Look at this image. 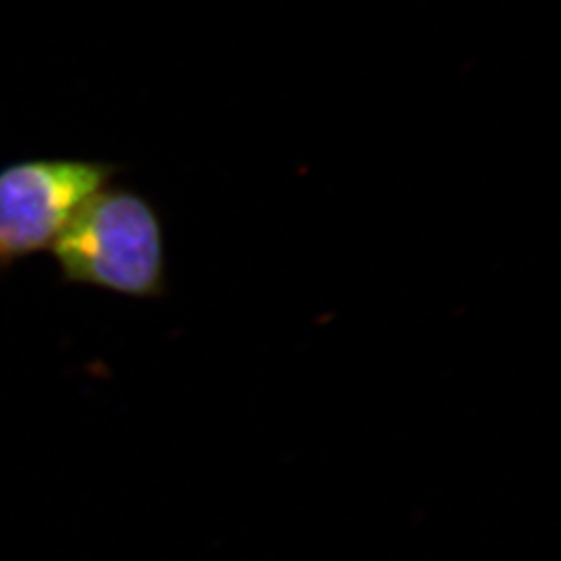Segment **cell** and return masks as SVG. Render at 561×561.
<instances>
[{
	"label": "cell",
	"instance_id": "1",
	"mask_svg": "<svg viewBox=\"0 0 561 561\" xmlns=\"http://www.w3.org/2000/svg\"><path fill=\"white\" fill-rule=\"evenodd\" d=\"M60 279L127 298L167 289L164 231L157 208L138 192L106 185L78 210L50 248Z\"/></svg>",
	"mask_w": 561,
	"mask_h": 561
},
{
	"label": "cell",
	"instance_id": "2",
	"mask_svg": "<svg viewBox=\"0 0 561 561\" xmlns=\"http://www.w3.org/2000/svg\"><path fill=\"white\" fill-rule=\"evenodd\" d=\"M119 169L80 159H30L0 169V273L50 250L81 206Z\"/></svg>",
	"mask_w": 561,
	"mask_h": 561
}]
</instances>
